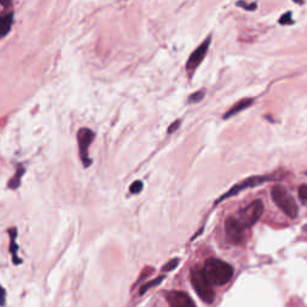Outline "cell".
I'll return each mask as SVG.
<instances>
[{
  "mask_svg": "<svg viewBox=\"0 0 307 307\" xmlns=\"http://www.w3.org/2000/svg\"><path fill=\"white\" fill-rule=\"evenodd\" d=\"M203 272L208 281L214 286H225L233 278L234 269L226 262L210 258L204 263Z\"/></svg>",
  "mask_w": 307,
  "mask_h": 307,
  "instance_id": "1",
  "label": "cell"
},
{
  "mask_svg": "<svg viewBox=\"0 0 307 307\" xmlns=\"http://www.w3.org/2000/svg\"><path fill=\"white\" fill-rule=\"evenodd\" d=\"M190 277H191L192 287L195 288L199 298L206 303H211L215 300V293H214L211 288V284L205 277L203 269L192 268Z\"/></svg>",
  "mask_w": 307,
  "mask_h": 307,
  "instance_id": "2",
  "label": "cell"
},
{
  "mask_svg": "<svg viewBox=\"0 0 307 307\" xmlns=\"http://www.w3.org/2000/svg\"><path fill=\"white\" fill-rule=\"evenodd\" d=\"M271 197L276 203V205H277L288 217L295 219V217L298 216V205H296L294 198L292 197L291 193L285 187H282L280 185L274 186L271 190Z\"/></svg>",
  "mask_w": 307,
  "mask_h": 307,
  "instance_id": "3",
  "label": "cell"
},
{
  "mask_svg": "<svg viewBox=\"0 0 307 307\" xmlns=\"http://www.w3.org/2000/svg\"><path fill=\"white\" fill-rule=\"evenodd\" d=\"M263 202L261 199H257V201L250 203L247 206L241 209L239 214H238L237 219L244 228H248V227H252L254 223L258 222V220L263 215Z\"/></svg>",
  "mask_w": 307,
  "mask_h": 307,
  "instance_id": "4",
  "label": "cell"
},
{
  "mask_svg": "<svg viewBox=\"0 0 307 307\" xmlns=\"http://www.w3.org/2000/svg\"><path fill=\"white\" fill-rule=\"evenodd\" d=\"M95 134L90 129L83 127L78 131L77 139H78V148H79V156H81V161L84 164V167L87 168L91 164V160L89 157V147L94 140Z\"/></svg>",
  "mask_w": 307,
  "mask_h": 307,
  "instance_id": "5",
  "label": "cell"
},
{
  "mask_svg": "<svg viewBox=\"0 0 307 307\" xmlns=\"http://www.w3.org/2000/svg\"><path fill=\"white\" fill-rule=\"evenodd\" d=\"M210 43H211V36H208L199 46L192 52L190 55L187 63H186V70L188 72H193L197 68L203 60H204L206 53H208Z\"/></svg>",
  "mask_w": 307,
  "mask_h": 307,
  "instance_id": "6",
  "label": "cell"
},
{
  "mask_svg": "<svg viewBox=\"0 0 307 307\" xmlns=\"http://www.w3.org/2000/svg\"><path fill=\"white\" fill-rule=\"evenodd\" d=\"M226 234L227 238L234 244H240L244 241V230L245 228L240 225L237 217L230 216L226 220Z\"/></svg>",
  "mask_w": 307,
  "mask_h": 307,
  "instance_id": "7",
  "label": "cell"
},
{
  "mask_svg": "<svg viewBox=\"0 0 307 307\" xmlns=\"http://www.w3.org/2000/svg\"><path fill=\"white\" fill-rule=\"evenodd\" d=\"M268 179H269L268 177H252V178H248L247 180L243 181V182H241V184L234 186V187H233L232 190H230V191L227 192L226 195H223L222 197H220V198H219V201H217L216 203H219V202H221V201H223V199H226V198H229L230 196L237 195L238 192L243 191V190H245V188L253 187V186H256V185H258V184H262V182L267 181Z\"/></svg>",
  "mask_w": 307,
  "mask_h": 307,
  "instance_id": "8",
  "label": "cell"
},
{
  "mask_svg": "<svg viewBox=\"0 0 307 307\" xmlns=\"http://www.w3.org/2000/svg\"><path fill=\"white\" fill-rule=\"evenodd\" d=\"M171 307H197L193 300L184 292H171L167 294Z\"/></svg>",
  "mask_w": 307,
  "mask_h": 307,
  "instance_id": "9",
  "label": "cell"
},
{
  "mask_svg": "<svg viewBox=\"0 0 307 307\" xmlns=\"http://www.w3.org/2000/svg\"><path fill=\"white\" fill-rule=\"evenodd\" d=\"M254 102V99H243L240 100V101H238L235 105L232 106V108H230L228 112L226 113L225 115H223V119H228V118H232V116H234L235 114H238V113L243 112L244 109H246L250 107L252 103Z\"/></svg>",
  "mask_w": 307,
  "mask_h": 307,
  "instance_id": "10",
  "label": "cell"
},
{
  "mask_svg": "<svg viewBox=\"0 0 307 307\" xmlns=\"http://www.w3.org/2000/svg\"><path fill=\"white\" fill-rule=\"evenodd\" d=\"M13 23V13H4L3 16H0V39L5 37L11 30Z\"/></svg>",
  "mask_w": 307,
  "mask_h": 307,
  "instance_id": "11",
  "label": "cell"
},
{
  "mask_svg": "<svg viewBox=\"0 0 307 307\" xmlns=\"http://www.w3.org/2000/svg\"><path fill=\"white\" fill-rule=\"evenodd\" d=\"M16 238H17L16 229L10 230V239H11V241H10V252H11L12 257H13V263L19 264L20 259L18 257H17V251H18V246H17V244H16Z\"/></svg>",
  "mask_w": 307,
  "mask_h": 307,
  "instance_id": "12",
  "label": "cell"
},
{
  "mask_svg": "<svg viewBox=\"0 0 307 307\" xmlns=\"http://www.w3.org/2000/svg\"><path fill=\"white\" fill-rule=\"evenodd\" d=\"M24 171H26V170H24L22 166H19L18 170H17V173L15 175H13V178L9 182V187L10 188H11V190H16L17 187H18L19 184H20V178H22Z\"/></svg>",
  "mask_w": 307,
  "mask_h": 307,
  "instance_id": "13",
  "label": "cell"
},
{
  "mask_svg": "<svg viewBox=\"0 0 307 307\" xmlns=\"http://www.w3.org/2000/svg\"><path fill=\"white\" fill-rule=\"evenodd\" d=\"M164 280V276L162 275V276H158V277H156L155 278V280H153V281H150V282H148V284H146L143 286L142 288H140V291H139V294L140 295H143V294H146L147 293V291H149V289H151V288H154V287H156V286H158L161 284L162 281Z\"/></svg>",
  "mask_w": 307,
  "mask_h": 307,
  "instance_id": "14",
  "label": "cell"
},
{
  "mask_svg": "<svg viewBox=\"0 0 307 307\" xmlns=\"http://www.w3.org/2000/svg\"><path fill=\"white\" fill-rule=\"evenodd\" d=\"M278 23L281 26H291V24H294V19H293V13L291 11L284 13L278 19Z\"/></svg>",
  "mask_w": 307,
  "mask_h": 307,
  "instance_id": "15",
  "label": "cell"
},
{
  "mask_svg": "<svg viewBox=\"0 0 307 307\" xmlns=\"http://www.w3.org/2000/svg\"><path fill=\"white\" fill-rule=\"evenodd\" d=\"M205 96V90L203 89V90H198L196 92H193V94L190 95L188 98V102L190 103H198L199 101H202L203 99H204Z\"/></svg>",
  "mask_w": 307,
  "mask_h": 307,
  "instance_id": "16",
  "label": "cell"
},
{
  "mask_svg": "<svg viewBox=\"0 0 307 307\" xmlns=\"http://www.w3.org/2000/svg\"><path fill=\"white\" fill-rule=\"evenodd\" d=\"M237 6H239V8H243L244 10H246V11H256L257 10V3H246L244 2V0H239V2H237Z\"/></svg>",
  "mask_w": 307,
  "mask_h": 307,
  "instance_id": "17",
  "label": "cell"
},
{
  "mask_svg": "<svg viewBox=\"0 0 307 307\" xmlns=\"http://www.w3.org/2000/svg\"><path fill=\"white\" fill-rule=\"evenodd\" d=\"M179 262H180V261H179L178 258H175V259L170 261L167 264L164 265L163 268H162V271H163V272H170L172 270H174V269L177 268L178 265H179Z\"/></svg>",
  "mask_w": 307,
  "mask_h": 307,
  "instance_id": "18",
  "label": "cell"
},
{
  "mask_svg": "<svg viewBox=\"0 0 307 307\" xmlns=\"http://www.w3.org/2000/svg\"><path fill=\"white\" fill-rule=\"evenodd\" d=\"M142 190H143V182L139 180L134 181L133 184L130 186V192L132 193V195H137V193L142 192Z\"/></svg>",
  "mask_w": 307,
  "mask_h": 307,
  "instance_id": "19",
  "label": "cell"
},
{
  "mask_svg": "<svg viewBox=\"0 0 307 307\" xmlns=\"http://www.w3.org/2000/svg\"><path fill=\"white\" fill-rule=\"evenodd\" d=\"M299 196L302 201H307V186L302 185L301 187L299 188Z\"/></svg>",
  "mask_w": 307,
  "mask_h": 307,
  "instance_id": "20",
  "label": "cell"
},
{
  "mask_svg": "<svg viewBox=\"0 0 307 307\" xmlns=\"http://www.w3.org/2000/svg\"><path fill=\"white\" fill-rule=\"evenodd\" d=\"M6 301V291L0 286V306H5Z\"/></svg>",
  "mask_w": 307,
  "mask_h": 307,
  "instance_id": "21",
  "label": "cell"
},
{
  "mask_svg": "<svg viewBox=\"0 0 307 307\" xmlns=\"http://www.w3.org/2000/svg\"><path fill=\"white\" fill-rule=\"evenodd\" d=\"M180 124H181L180 120H177V122H174L170 127H168V130H167L168 133H173L174 131H177L178 127L180 126Z\"/></svg>",
  "mask_w": 307,
  "mask_h": 307,
  "instance_id": "22",
  "label": "cell"
},
{
  "mask_svg": "<svg viewBox=\"0 0 307 307\" xmlns=\"http://www.w3.org/2000/svg\"><path fill=\"white\" fill-rule=\"evenodd\" d=\"M12 3H13V0H0V5L5 9L10 8V6L12 5Z\"/></svg>",
  "mask_w": 307,
  "mask_h": 307,
  "instance_id": "23",
  "label": "cell"
},
{
  "mask_svg": "<svg viewBox=\"0 0 307 307\" xmlns=\"http://www.w3.org/2000/svg\"><path fill=\"white\" fill-rule=\"evenodd\" d=\"M293 2L295 3V4H299V5H302L303 3H305V0H293Z\"/></svg>",
  "mask_w": 307,
  "mask_h": 307,
  "instance_id": "24",
  "label": "cell"
}]
</instances>
